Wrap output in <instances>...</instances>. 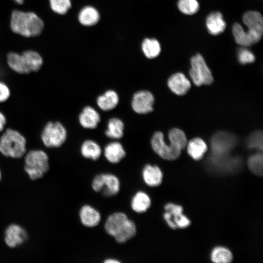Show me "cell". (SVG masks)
<instances>
[{"label": "cell", "instance_id": "1", "mask_svg": "<svg viewBox=\"0 0 263 263\" xmlns=\"http://www.w3.org/2000/svg\"><path fill=\"white\" fill-rule=\"evenodd\" d=\"M10 27L15 34L26 38H34L42 33L44 24L33 12L14 9L11 15Z\"/></svg>", "mask_w": 263, "mask_h": 263}, {"label": "cell", "instance_id": "2", "mask_svg": "<svg viewBox=\"0 0 263 263\" xmlns=\"http://www.w3.org/2000/svg\"><path fill=\"white\" fill-rule=\"evenodd\" d=\"M105 232L118 244H124L137 233L135 222L123 212H115L108 216L104 224Z\"/></svg>", "mask_w": 263, "mask_h": 263}, {"label": "cell", "instance_id": "3", "mask_svg": "<svg viewBox=\"0 0 263 263\" xmlns=\"http://www.w3.org/2000/svg\"><path fill=\"white\" fill-rule=\"evenodd\" d=\"M25 137L17 130L7 128L0 136V153L4 156L21 158L27 151Z\"/></svg>", "mask_w": 263, "mask_h": 263}, {"label": "cell", "instance_id": "4", "mask_svg": "<svg viewBox=\"0 0 263 263\" xmlns=\"http://www.w3.org/2000/svg\"><path fill=\"white\" fill-rule=\"evenodd\" d=\"M49 156L45 151L31 150L24 155V171L32 180L40 179L49 169Z\"/></svg>", "mask_w": 263, "mask_h": 263}, {"label": "cell", "instance_id": "5", "mask_svg": "<svg viewBox=\"0 0 263 263\" xmlns=\"http://www.w3.org/2000/svg\"><path fill=\"white\" fill-rule=\"evenodd\" d=\"M40 139L43 145L49 149L62 146L67 138V131L63 124L58 121L46 123L40 133Z\"/></svg>", "mask_w": 263, "mask_h": 263}, {"label": "cell", "instance_id": "6", "mask_svg": "<svg viewBox=\"0 0 263 263\" xmlns=\"http://www.w3.org/2000/svg\"><path fill=\"white\" fill-rule=\"evenodd\" d=\"M91 187L96 192H101L106 197H113L119 192L121 183L119 178L115 174L102 173L94 177Z\"/></svg>", "mask_w": 263, "mask_h": 263}, {"label": "cell", "instance_id": "7", "mask_svg": "<svg viewBox=\"0 0 263 263\" xmlns=\"http://www.w3.org/2000/svg\"><path fill=\"white\" fill-rule=\"evenodd\" d=\"M190 64L189 75L195 85H208L212 82L213 78L211 71L201 55L197 54L193 56Z\"/></svg>", "mask_w": 263, "mask_h": 263}, {"label": "cell", "instance_id": "8", "mask_svg": "<svg viewBox=\"0 0 263 263\" xmlns=\"http://www.w3.org/2000/svg\"><path fill=\"white\" fill-rule=\"evenodd\" d=\"M150 144L153 151L165 160H172L180 155L181 150L165 142L164 134L161 132H156L153 134Z\"/></svg>", "mask_w": 263, "mask_h": 263}, {"label": "cell", "instance_id": "9", "mask_svg": "<svg viewBox=\"0 0 263 263\" xmlns=\"http://www.w3.org/2000/svg\"><path fill=\"white\" fill-rule=\"evenodd\" d=\"M237 142L234 135L225 132H220L214 134L211 140V147L215 156H223L226 154Z\"/></svg>", "mask_w": 263, "mask_h": 263}, {"label": "cell", "instance_id": "10", "mask_svg": "<svg viewBox=\"0 0 263 263\" xmlns=\"http://www.w3.org/2000/svg\"><path fill=\"white\" fill-rule=\"evenodd\" d=\"M164 209L163 217L170 227L185 228L190 224L189 219L183 214L181 206L169 203L165 205Z\"/></svg>", "mask_w": 263, "mask_h": 263}, {"label": "cell", "instance_id": "11", "mask_svg": "<svg viewBox=\"0 0 263 263\" xmlns=\"http://www.w3.org/2000/svg\"><path fill=\"white\" fill-rule=\"evenodd\" d=\"M154 103V97L150 92L140 90L133 94L131 100V107L136 113L145 114L153 111Z\"/></svg>", "mask_w": 263, "mask_h": 263}, {"label": "cell", "instance_id": "12", "mask_svg": "<svg viewBox=\"0 0 263 263\" xmlns=\"http://www.w3.org/2000/svg\"><path fill=\"white\" fill-rule=\"evenodd\" d=\"M232 33L237 43L243 46L247 47L258 42L262 35L248 30L246 31L238 23H235L232 26Z\"/></svg>", "mask_w": 263, "mask_h": 263}, {"label": "cell", "instance_id": "13", "mask_svg": "<svg viewBox=\"0 0 263 263\" xmlns=\"http://www.w3.org/2000/svg\"><path fill=\"white\" fill-rule=\"evenodd\" d=\"M27 239L26 230L19 225H10L5 229L4 240L6 244L10 248L21 245Z\"/></svg>", "mask_w": 263, "mask_h": 263}, {"label": "cell", "instance_id": "14", "mask_svg": "<svg viewBox=\"0 0 263 263\" xmlns=\"http://www.w3.org/2000/svg\"><path fill=\"white\" fill-rule=\"evenodd\" d=\"M79 217L81 223L85 227L92 228L98 225L101 221L100 212L90 205H84L80 208Z\"/></svg>", "mask_w": 263, "mask_h": 263}, {"label": "cell", "instance_id": "15", "mask_svg": "<svg viewBox=\"0 0 263 263\" xmlns=\"http://www.w3.org/2000/svg\"><path fill=\"white\" fill-rule=\"evenodd\" d=\"M77 19L79 23L82 26L92 27L98 23L100 19V14L94 6L85 5L78 11Z\"/></svg>", "mask_w": 263, "mask_h": 263}, {"label": "cell", "instance_id": "16", "mask_svg": "<svg viewBox=\"0 0 263 263\" xmlns=\"http://www.w3.org/2000/svg\"><path fill=\"white\" fill-rule=\"evenodd\" d=\"M80 125L87 129H95L99 122L101 117L99 113L93 107H84L78 115Z\"/></svg>", "mask_w": 263, "mask_h": 263}, {"label": "cell", "instance_id": "17", "mask_svg": "<svg viewBox=\"0 0 263 263\" xmlns=\"http://www.w3.org/2000/svg\"><path fill=\"white\" fill-rule=\"evenodd\" d=\"M141 175L143 182L150 187H157L162 182L163 173L159 167L156 165H145L142 170Z\"/></svg>", "mask_w": 263, "mask_h": 263}, {"label": "cell", "instance_id": "18", "mask_svg": "<svg viewBox=\"0 0 263 263\" xmlns=\"http://www.w3.org/2000/svg\"><path fill=\"white\" fill-rule=\"evenodd\" d=\"M103 153L106 159L113 164L119 163L126 155L123 145L118 141L111 142L106 145Z\"/></svg>", "mask_w": 263, "mask_h": 263}, {"label": "cell", "instance_id": "19", "mask_svg": "<svg viewBox=\"0 0 263 263\" xmlns=\"http://www.w3.org/2000/svg\"><path fill=\"white\" fill-rule=\"evenodd\" d=\"M168 85L170 90L177 95H184L190 88L189 80L181 73L172 75L168 79Z\"/></svg>", "mask_w": 263, "mask_h": 263}, {"label": "cell", "instance_id": "20", "mask_svg": "<svg viewBox=\"0 0 263 263\" xmlns=\"http://www.w3.org/2000/svg\"><path fill=\"white\" fill-rule=\"evenodd\" d=\"M151 205L150 196L143 190L136 191L131 200V207L135 213L142 214L147 211Z\"/></svg>", "mask_w": 263, "mask_h": 263}, {"label": "cell", "instance_id": "21", "mask_svg": "<svg viewBox=\"0 0 263 263\" xmlns=\"http://www.w3.org/2000/svg\"><path fill=\"white\" fill-rule=\"evenodd\" d=\"M140 48L145 57L152 59L158 57L162 51L160 43L153 37H146L141 41Z\"/></svg>", "mask_w": 263, "mask_h": 263}, {"label": "cell", "instance_id": "22", "mask_svg": "<svg viewBox=\"0 0 263 263\" xmlns=\"http://www.w3.org/2000/svg\"><path fill=\"white\" fill-rule=\"evenodd\" d=\"M119 97L117 92L113 90H108L96 98L97 106L102 111L107 112L114 109L118 105Z\"/></svg>", "mask_w": 263, "mask_h": 263}, {"label": "cell", "instance_id": "23", "mask_svg": "<svg viewBox=\"0 0 263 263\" xmlns=\"http://www.w3.org/2000/svg\"><path fill=\"white\" fill-rule=\"evenodd\" d=\"M206 25L209 33L218 35L223 33L226 27V23L220 12H213L207 17Z\"/></svg>", "mask_w": 263, "mask_h": 263}, {"label": "cell", "instance_id": "24", "mask_svg": "<svg viewBox=\"0 0 263 263\" xmlns=\"http://www.w3.org/2000/svg\"><path fill=\"white\" fill-rule=\"evenodd\" d=\"M25 65L29 73H36L42 67L43 59L41 56L37 52L32 50H27L21 53Z\"/></svg>", "mask_w": 263, "mask_h": 263}, {"label": "cell", "instance_id": "25", "mask_svg": "<svg viewBox=\"0 0 263 263\" xmlns=\"http://www.w3.org/2000/svg\"><path fill=\"white\" fill-rule=\"evenodd\" d=\"M6 61L7 66L14 72L19 75L29 74L21 53L9 52L6 54Z\"/></svg>", "mask_w": 263, "mask_h": 263}, {"label": "cell", "instance_id": "26", "mask_svg": "<svg viewBox=\"0 0 263 263\" xmlns=\"http://www.w3.org/2000/svg\"><path fill=\"white\" fill-rule=\"evenodd\" d=\"M243 20L248 30L263 35V19L259 12L255 11H247L243 15Z\"/></svg>", "mask_w": 263, "mask_h": 263}, {"label": "cell", "instance_id": "27", "mask_svg": "<svg viewBox=\"0 0 263 263\" xmlns=\"http://www.w3.org/2000/svg\"><path fill=\"white\" fill-rule=\"evenodd\" d=\"M80 151L84 158L94 161L99 159L102 153L100 146L91 139L86 140L82 143Z\"/></svg>", "mask_w": 263, "mask_h": 263}, {"label": "cell", "instance_id": "28", "mask_svg": "<svg viewBox=\"0 0 263 263\" xmlns=\"http://www.w3.org/2000/svg\"><path fill=\"white\" fill-rule=\"evenodd\" d=\"M124 124L123 121L117 117L110 118L105 130V135L111 139H119L124 135Z\"/></svg>", "mask_w": 263, "mask_h": 263}, {"label": "cell", "instance_id": "29", "mask_svg": "<svg viewBox=\"0 0 263 263\" xmlns=\"http://www.w3.org/2000/svg\"><path fill=\"white\" fill-rule=\"evenodd\" d=\"M187 150L193 159L200 160L207 150V145L201 138H195L188 142Z\"/></svg>", "mask_w": 263, "mask_h": 263}, {"label": "cell", "instance_id": "30", "mask_svg": "<svg viewBox=\"0 0 263 263\" xmlns=\"http://www.w3.org/2000/svg\"><path fill=\"white\" fill-rule=\"evenodd\" d=\"M168 136L170 143L175 147L182 150L186 147L187 138L182 130L177 128L172 129L169 132Z\"/></svg>", "mask_w": 263, "mask_h": 263}, {"label": "cell", "instance_id": "31", "mask_svg": "<svg viewBox=\"0 0 263 263\" xmlns=\"http://www.w3.org/2000/svg\"><path fill=\"white\" fill-rule=\"evenodd\" d=\"M212 261L216 263H228L232 260V255L227 249L217 247L215 248L211 254Z\"/></svg>", "mask_w": 263, "mask_h": 263}, {"label": "cell", "instance_id": "32", "mask_svg": "<svg viewBox=\"0 0 263 263\" xmlns=\"http://www.w3.org/2000/svg\"><path fill=\"white\" fill-rule=\"evenodd\" d=\"M52 11L58 15H64L71 8V0H49Z\"/></svg>", "mask_w": 263, "mask_h": 263}, {"label": "cell", "instance_id": "33", "mask_svg": "<svg viewBox=\"0 0 263 263\" xmlns=\"http://www.w3.org/2000/svg\"><path fill=\"white\" fill-rule=\"evenodd\" d=\"M177 6L182 13L189 15L195 14L199 9L197 0H178Z\"/></svg>", "mask_w": 263, "mask_h": 263}, {"label": "cell", "instance_id": "34", "mask_svg": "<svg viewBox=\"0 0 263 263\" xmlns=\"http://www.w3.org/2000/svg\"><path fill=\"white\" fill-rule=\"evenodd\" d=\"M248 166L251 172L258 175L263 174V155L257 153L251 156L248 160Z\"/></svg>", "mask_w": 263, "mask_h": 263}, {"label": "cell", "instance_id": "35", "mask_svg": "<svg viewBox=\"0 0 263 263\" xmlns=\"http://www.w3.org/2000/svg\"><path fill=\"white\" fill-rule=\"evenodd\" d=\"M246 145L250 149L262 150L263 133L261 131H256L251 133L246 139Z\"/></svg>", "mask_w": 263, "mask_h": 263}, {"label": "cell", "instance_id": "36", "mask_svg": "<svg viewBox=\"0 0 263 263\" xmlns=\"http://www.w3.org/2000/svg\"><path fill=\"white\" fill-rule=\"evenodd\" d=\"M237 56L239 62L242 64L252 63L255 59L253 52L249 49L244 47L240 48L238 50Z\"/></svg>", "mask_w": 263, "mask_h": 263}, {"label": "cell", "instance_id": "37", "mask_svg": "<svg viewBox=\"0 0 263 263\" xmlns=\"http://www.w3.org/2000/svg\"><path fill=\"white\" fill-rule=\"evenodd\" d=\"M11 92L8 85L0 80V103L7 102L10 98Z\"/></svg>", "mask_w": 263, "mask_h": 263}, {"label": "cell", "instance_id": "38", "mask_svg": "<svg viewBox=\"0 0 263 263\" xmlns=\"http://www.w3.org/2000/svg\"><path fill=\"white\" fill-rule=\"evenodd\" d=\"M7 123V120L6 115L0 111V133L4 130Z\"/></svg>", "mask_w": 263, "mask_h": 263}, {"label": "cell", "instance_id": "39", "mask_svg": "<svg viewBox=\"0 0 263 263\" xmlns=\"http://www.w3.org/2000/svg\"><path fill=\"white\" fill-rule=\"evenodd\" d=\"M103 262L105 263H121V262L119 260L116 259L112 258L106 259Z\"/></svg>", "mask_w": 263, "mask_h": 263}, {"label": "cell", "instance_id": "40", "mask_svg": "<svg viewBox=\"0 0 263 263\" xmlns=\"http://www.w3.org/2000/svg\"><path fill=\"white\" fill-rule=\"evenodd\" d=\"M17 3H18V4L21 5H22L23 2H24V0H14Z\"/></svg>", "mask_w": 263, "mask_h": 263}, {"label": "cell", "instance_id": "41", "mask_svg": "<svg viewBox=\"0 0 263 263\" xmlns=\"http://www.w3.org/2000/svg\"><path fill=\"white\" fill-rule=\"evenodd\" d=\"M1 177H2V174H1V171L0 169V182L1 181Z\"/></svg>", "mask_w": 263, "mask_h": 263}]
</instances>
